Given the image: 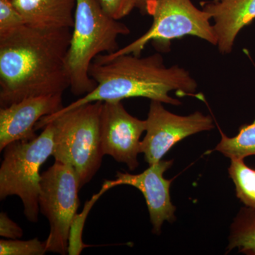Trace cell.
Returning <instances> with one entry per match:
<instances>
[{
  "mask_svg": "<svg viewBox=\"0 0 255 255\" xmlns=\"http://www.w3.org/2000/svg\"><path fill=\"white\" fill-rule=\"evenodd\" d=\"M71 35L70 28L44 31L23 25L0 37L1 108L70 88L66 58Z\"/></svg>",
  "mask_w": 255,
  "mask_h": 255,
  "instance_id": "1",
  "label": "cell"
},
{
  "mask_svg": "<svg viewBox=\"0 0 255 255\" xmlns=\"http://www.w3.org/2000/svg\"><path fill=\"white\" fill-rule=\"evenodd\" d=\"M89 75L97 84L94 90L51 115L92 102H122L134 97L179 106L182 102L170 97L169 92L196 96L198 88L189 71L178 65L167 68L159 53L143 58L132 54L100 55L90 65Z\"/></svg>",
  "mask_w": 255,
  "mask_h": 255,
  "instance_id": "2",
  "label": "cell"
},
{
  "mask_svg": "<svg viewBox=\"0 0 255 255\" xmlns=\"http://www.w3.org/2000/svg\"><path fill=\"white\" fill-rule=\"evenodd\" d=\"M75 20L66 58L70 89L75 96H85L97 87L89 69L98 55L119 49V37L130 33L123 23L111 17L97 0H76Z\"/></svg>",
  "mask_w": 255,
  "mask_h": 255,
  "instance_id": "3",
  "label": "cell"
},
{
  "mask_svg": "<svg viewBox=\"0 0 255 255\" xmlns=\"http://www.w3.org/2000/svg\"><path fill=\"white\" fill-rule=\"evenodd\" d=\"M102 102H92L58 115L43 117L35 129L54 126L55 161L70 164L76 171L80 188L98 172L104 155L100 135Z\"/></svg>",
  "mask_w": 255,
  "mask_h": 255,
  "instance_id": "4",
  "label": "cell"
},
{
  "mask_svg": "<svg viewBox=\"0 0 255 255\" xmlns=\"http://www.w3.org/2000/svg\"><path fill=\"white\" fill-rule=\"evenodd\" d=\"M38 136L28 141H16L4 147L0 167V199L17 196L23 214L30 222L37 223L39 214L42 164L53 155L54 126L47 124Z\"/></svg>",
  "mask_w": 255,
  "mask_h": 255,
  "instance_id": "5",
  "label": "cell"
},
{
  "mask_svg": "<svg viewBox=\"0 0 255 255\" xmlns=\"http://www.w3.org/2000/svg\"><path fill=\"white\" fill-rule=\"evenodd\" d=\"M150 16L153 22L148 31L115 53L107 55L140 56L150 42L161 50H168L172 40L187 36L197 37L217 46V36L210 21L212 16L205 10L198 9L191 0H158Z\"/></svg>",
  "mask_w": 255,
  "mask_h": 255,
  "instance_id": "6",
  "label": "cell"
},
{
  "mask_svg": "<svg viewBox=\"0 0 255 255\" xmlns=\"http://www.w3.org/2000/svg\"><path fill=\"white\" fill-rule=\"evenodd\" d=\"M80 182L70 164L55 161L41 175L40 211L50 224L47 253L68 254L70 225L78 213Z\"/></svg>",
  "mask_w": 255,
  "mask_h": 255,
  "instance_id": "7",
  "label": "cell"
},
{
  "mask_svg": "<svg viewBox=\"0 0 255 255\" xmlns=\"http://www.w3.org/2000/svg\"><path fill=\"white\" fill-rule=\"evenodd\" d=\"M162 102L151 100L146 119V135L140 142V152L147 163H157L178 142L189 135L214 128L210 116L196 112L189 116L171 113Z\"/></svg>",
  "mask_w": 255,
  "mask_h": 255,
  "instance_id": "8",
  "label": "cell"
},
{
  "mask_svg": "<svg viewBox=\"0 0 255 255\" xmlns=\"http://www.w3.org/2000/svg\"><path fill=\"white\" fill-rule=\"evenodd\" d=\"M146 131V120L132 117L122 102H103L100 114V135L104 156L127 164L130 171L138 167L140 137Z\"/></svg>",
  "mask_w": 255,
  "mask_h": 255,
  "instance_id": "9",
  "label": "cell"
},
{
  "mask_svg": "<svg viewBox=\"0 0 255 255\" xmlns=\"http://www.w3.org/2000/svg\"><path fill=\"white\" fill-rule=\"evenodd\" d=\"M173 164L172 160L159 161L150 164L142 173L131 174L117 172L115 180L107 181L111 189L116 186L129 185L141 191L148 209L152 232L159 235L164 221L174 222L176 220V207L171 201V183L173 179H167L164 173Z\"/></svg>",
  "mask_w": 255,
  "mask_h": 255,
  "instance_id": "10",
  "label": "cell"
},
{
  "mask_svg": "<svg viewBox=\"0 0 255 255\" xmlns=\"http://www.w3.org/2000/svg\"><path fill=\"white\" fill-rule=\"evenodd\" d=\"M63 95L29 97L0 110V150L13 142L36 138V125L43 117L63 108Z\"/></svg>",
  "mask_w": 255,
  "mask_h": 255,
  "instance_id": "11",
  "label": "cell"
},
{
  "mask_svg": "<svg viewBox=\"0 0 255 255\" xmlns=\"http://www.w3.org/2000/svg\"><path fill=\"white\" fill-rule=\"evenodd\" d=\"M214 21L220 53L232 52L238 33L255 19V0H219L201 3Z\"/></svg>",
  "mask_w": 255,
  "mask_h": 255,
  "instance_id": "12",
  "label": "cell"
},
{
  "mask_svg": "<svg viewBox=\"0 0 255 255\" xmlns=\"http://www.w3.org/2000/svg\"><path fill=\"white\" fill-rule=\"evenodd\" d=\"M25 24L50 31L73 28L76 0H13Z\"/></svg>",
  "mask_w": 255,
  "mask_h": 255,
  "instance_id": "13",
  "label": "cell"
},
{
  "mask_svg": "<svg viewBox=\"0 0 255 255\" xmlns=\"http://www.w3.org/2000/svg\"><path fill=\"white\" fill-rule=\"evenodd\" d=\"M255 255V210L243 207L231 225L228 251Z\"/></svg>",
  "mask_w": 255,
  "mask_h": 255,
  "instance_id": "14",
  "label": "cell"
},
{
  "mask_svg": "<svg viewBox=\"0 0 255 255\" xmlns=\"http://www.w3.org/2000/svg\"><path fill=\"white\" fill-rule=\"evenodd\" d=\"M215 150L229 157L246 158L255 156V121L242 126L235 137H229L221 132V140Z\"/></svg>",
  "mask_w": 255,
  "mask_h": 255,
  "instance_id": "15",
  "label": "cell"
},
{
  "mask_svg": "<svg viewBox=\"0 0 255 255\" xmlns=\"http://www.w3.org/2000/svg\"><path fill=\"white\" fill-rule=\"evenodd\" d=\"M231 159L228 172L236 187V196L246 207L255 210V169L247 165L244 158Z\"/></svg>",
  "mask_w": 255,
  "mask_h": 255,
  "instance_id": "16",
  "label": "cell"
},
{
  "mask_svg": "<svg viewBox=\"0 0 255 255\" xmlns=\"http://www.w3.org/2000/svg\"><path fill=\"white\" fill-rule=\"evenodd\" d=\"M110 189V184L107 181H105L100 192L92 196L91 199L85 203L83 211L80 214L77 213L74 216L71 225H70V232H69L68 255H80L85 248L91 247V246L85 244L82 241V233H83L85 221L90 214V211H91L92 206L95 205V203L100 199L101 196L103 195L106 191Z\"/></svg>",
  "mask_w": 255,
  "mask_h": 255,
  "instance_id": "17",
  "label": "cell"
},
{
  "mask_svg": "<svg viewBox=\"0 0 255 255\" xmlns=\"http://www.w3.org/2000/svg\"><path fill=\"white\" fill-rule=\"evenodd\" d=\"M46 241L41 242L38 238L29 241L16 239L1 240V255H43L47 253Z\"/></svg>",
  "mask_w": 255,
  "mask_h": 255,
  "instance_id": "18",
  "label": "cell"
},
{
  "mask_svg": "<svg viewBox=\"0 0 255 255\" xmlns=\"http://www.w3.org/2000/svg\"><path fill=\"white\" fill-rule=\"evenodd\" d=\"M25 24L13 0H0V37L6 36Z\"/></svg>",
  "mask_w": 255,
  "mask_h": 255,
  "instance_id": "19",
  "label": "cell"
},
{
  "mask_svg": "<svg viewBox=\"0 0 255 255\" xmlns=\"http://www.w3.org/2000/svg\"><path fill=\"white\" fill-rule=\"evenodd\" d=\"M104 11L111 17L120 20L136 8L137 0H97Z\"/></svg>",
  "mask_w": 255,
  "mask_h": 255,
  "instance_id": "20",
  "label": "cell"
},
{
  "mask_svg": "<svg viewBox=\"0 0 255 255\" xmlns=\"http://www.w3.org/2000/svg\"><path fill=\"white\" fill-rule=\"evenodd\" d=\"M0 236L8 239H18L23 236L22 228L4 212L0 214Z\"/></svg>",
  "mask_w": 255,
  "mask_h": 255,
  "instance_id": "21",
  "label": "cell"
},
{
  "mask_svg": "<svg viewBox=\"0 0 255 255\" xmlns=\"http://www.w3.org/2000/svg\"><path fill=\"white\" fill-rule=\"evenodd\" d=\"M158 0H137L136 8L140 10V13L144 15H151ZM218 1L219 0H213Z\"/></svg>",
  "mask_w": 255,
  "mask_h": 255,
  "instance_id": "22",
  "label": "cell"
}]
</instances>
